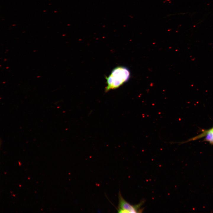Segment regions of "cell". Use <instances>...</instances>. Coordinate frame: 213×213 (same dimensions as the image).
<instances>
[{
	"label": "cell",
	"mask_w": 213,
	"mask_h": 213,
	"mask_svg": "<svg viewBox=\"0 0 213 213\" xmlns=\"http://www.w3.org/2000/svg\"><path fill=\"white\" fill-rule=\"evenodd\" d=\"M130 77V71L126 67L120 66L115 67L110 74L106 77L107 85L105 91L118 88L127 81Z\"/></svg>",
	"instance_id": "1"
},
{
	"label": "cell",
	"mask_w": 213,
	"mask_h": 213,
	"mask_svg": "<svg viewBox=\"0 0 213 213\" xmlns=\"http://www.w3.org/2000/svg\"><path fill=\"white\" fill-rule=\"evenodd\" d=\"M119 203L118 212L121 213H141L143 211L141 206L144 203L142 201L138 204L133 205L126 201L119 191L118 194Z\"/></svg>",
	"instance_id": "2"
},
{
	"label": "cell",
	"mask_w": 213,
	"mask_h": 213,
	"mask_svg": "<svg viewBox=\"0 0 213 213\" xmlns=\"http://www.w3.org/2000/svg\"><path fill=\"white\" fill-rule=\"evenodd\" d=\"M211 131H212V136L213 142V128L211 129Z\"/></svg>",
	"instance_id": "3"
}]
</instances>
